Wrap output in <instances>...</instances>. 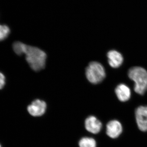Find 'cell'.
Returning <instances> with one entry per match:
<instances>
[{
	"label": "cell",
	"instance_id": "2",
	"mask_svg": "<svg viewBox=\"0 0 147 147\" xmlns=\"http://www.w3.org/2000/svg\"><path fill=\"white\" fill-rule=\"evenodd\" d=\"M129 78L135 82L134 90L139 94L143 95L147 90V71L144 69L135 67L128 71Z\"/></svg>",
	"mask_w": 147,
	"mask_h": 147
},
{
	"label": "cell",
	"instance_id": "4",
	"mask_svg": "<svg viewBox=\"0 0 147 147\" xmlns=\"http://www.w3.org/2000/svg\"><path fill=\"white\" fill-rule=\"evenodd\" d=\"M47 105L42 100L36 99L34 100L28 107L27 110L29 114L33 117L42 116L46 111Z\"/></svg>",
	"mask_w": 147,
	"mask_h": 147
},
{
	"label": "cell",
	"instance_id": "10",
	"mask_svg": "<svg viewBox=\"0 0 147 147\" xmlns=\"http://www.w3.org/2000/svg\"><path fill=\"white\" fill-rule=\"evenodd\" d=\"M96 142L90 137H84L79 142V147H96Z\"/></svg>",
	"mask_w": 147,
	"mask_h": 147
},
{
	"label": "cell",
	"instance_id": "12",
	"mask_svg": "<svg viewBox=\"0 0 147 147\" xmlns=\"http://www.w3.org/2000/svg\"><path fill=\"white\" fill-rule=\"evenodd\" d=\"M5 83V78L2 73L0 72V89H2L4 86Z\"/></svg>",
	"mask_w": 147,
	"mask_h": 147
},
{
	"label": "cell",
	"instance_id": "7",
	"mask_svg": "<svg viewBox=\"0 0 147 147\" xmlns=\"http://www.w3.org/2000/svg\"><path fill=\"white\" fill-rule=\"evenodd\" d=\"M85 127L87 131L94 134L100 132L102 125L100 121L94 116H90L85 121Z\"/></svg>",
	"mask_w": 147,
	"mask_h": 147
},
{
	"label": "cell",
	"instance_id": "1",
	"mask_svg": "<svg viewBox=\"0 0 147 147\" xmlns=\"http://www.w3.org/2000/svg\"><path fill=\"white\" fill-rule=\"evenodd\" d=\"M13 47L17 55H26L27 62L33 70L39 71L45 67L47 55L42 50L20 42H14Z\"/></svg>",
	"mask_w": 147,
	"mask_h": 147
},
{
	"label": "cell",
	"instance_id": "3",
	"mask_svg": "<svg viewBox=\"0 0 147 147\" xmlns=\"http://www.w3.org/2000/svg\"><path fill=\"white\" fill-rule=\"evenodd\" d=\"M86 75L87 79L92 84H99L105 79V69L99 63L92 62L86 68Z\"/></svg>",
	"mask_w": 147,
	"mask_h": 147
},
{
	"label": "cell",
	"instance_id": "8",
	"mask_svg": "<svg viewBox=\"0 0 147 147\" xmlns=\"http://www.w3.org/2000/svg\"><path fill=\"white\" fill-rule=\"evenodd\" d=\"M108 63L113 68L120 66L123 62V57L120 53L115 50H111L108 53Z\"/></svg>",
	"mask_w": 147,
	"mask_h": 147
},
{
	"label": "cell",
	"instance_id": "13",
	"mask_svg": "<svg viewBox=\"0 0 147 147\" xmlns=\"http://www.w3.org/2000/svg\"><path fill=\"white\" fill-rule=\"evenodd\" d=\"M0 147H1V145H0Z\"/></svg>",
	"mask_w": 147,
	"mask_h": 147
},
{
	"label": "cell",
	"instance_id": "11",
	"mask_svg": "<svg viewBox=\"0 0 147 147\" xmlns=\"http://www.w3.org/2000/svg\"><path fill=\"white\" fill-rule=\"evenodd\" d=\"M10 33V29L5 25H0V41L6 39Z\"/></svg>",
	"mask_w": 147,
	"mask_h": 147
},
{
	"label": "cell",
	"instance_id": "5",
	"mask_svg": "<svg viewBox=\"0 0 147 147\" xmlns=\"http://www.w3.org/2000/svg\"><path fill=\"white\" fill-rule=\"evenodd\" d=\"M136 122L140 130L147 131V106L138 107L135 112Z\"/></svg>",
	"mask_w": 147,
	"mask_h": 147
},
{
	"label": "cell",
	"instance_id": "9",
	"mask_svg": "<svg viewBox=\"0 0 147 147\" xmlns=\"http://www.w3.org/2000/svg\"><path fill=\"white\" fill-rule=\"evenodd\" d=\"M115 93L119 100L122 102L127 101L131 96L130 89L124 84H121L118 86L116 88Z\"/></svg>",
	"mask_w": 147,
	"mask_h": 147
},
{
	"label": "cell",
	"instance_id": "6",
	"mask_svg": "<svg viewBox=\"0 0 147 147\" xmlns=\"http://www.w3.org/2000/svg\"><path fill=\"white\" fill-rule=\"evenodd\" d=\"M122 126L119 121H110L106 125V134L110 138L115 139L119 137L122 131Z\"/></svg>",
	"mask_w": 147,
	"mask_h": 147
}]
</instances>
